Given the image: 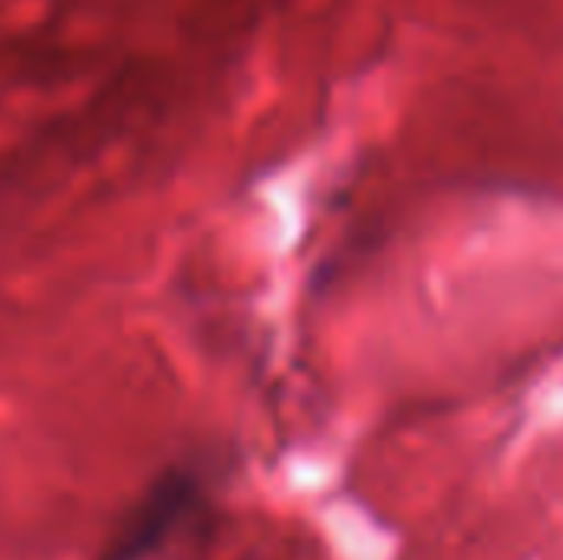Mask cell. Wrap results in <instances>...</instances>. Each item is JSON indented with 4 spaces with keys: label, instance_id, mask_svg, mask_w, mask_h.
Segmentation results:
<instances>
[{
    "label": "cell",
    "instance_id": "obj_1",
    "mask_svg": "<svg viewBox=\"0 0 563 560\" xmlns=\"http://www.w3.org/2000/svg\"><path fill=\"white\" fill-rule=\"evenodd\" d=\"M191 482L188 479H168L155 488V495L142 505V512L135 515V521L125 528V535L115 541V548L109 551L106 560H139L145 551H152L168 528L178 521V515L191 505Z\"/></svg>",
    "mask_w": 563,
    "mask_h": 560
}]
</instances>
